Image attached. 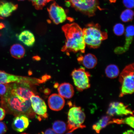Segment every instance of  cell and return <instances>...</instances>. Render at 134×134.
Instances as JSON below:
<instances>
[{
  "mask_svg": "<svg viewBox=\"0 0 134 134\" xmlns=\"http://www.w3.org/2000/svg\"><path fill=\"white\" fill-rule=\"evenodd\" d=\"M66 134H73L72 133H68Z\"/></svg>",
  "mask_w": 134,
  "mask_h": 134,
  "instance_id": "cell-34",
  "label": "cell"
},
{
  "mask_svg": "<svg viewBox=\"0 0 134 134\" xmlns=\"http://www.w3.org/2000/svg\"><path fill=\"white\" fill-rule=\"evenodd\" d=\"M4 19V18L2 17L1 16H0V20L1 19Z\"/></svg>",
  "mask_w": 134,
  "mask_h": 134,
  "instance_id": "cell-33",
  "label": "cell"
},
{
  "mask_svg": "<svg viewBox=\"0 0 134 134\" xmlns=\"http://www.w3.org/2000/svg\"><path fill=\"white\" fill-rule=\"evenodd\" d=\"M18 39L24 44L28 47H31L34 44L35 37L33 34L28 30L23 31L20 34Z\"/></svg>",
  "mask_w": 134,
  "mask_h": 134,
  "instance_id": "cell-17",
  "label": "cell"
},
{
  "mask_svg": "<svg viewBox=\"0 0 134 134\" xmlns=\"http://www.w3.org/2000/svg\"><path fill=\"white\" fill-rule=\"evenodd\" d=\"M113 119L109 115L103 117L93 126V130L97 133H99L100 131L105 128L108 125L113 124Z\"/></svg>",
  "mask_w": 134,
  "mask_h": 134,
  "instance_id": "cell-18",
  "label": "cell"
},
{
  "mask_svg": "<svg viewBox=\"0 0 134 134\" xmlns=\"http://www.w3.org/2000/svg\"><path fill=\"white\" fill-rule=\"evenodd\" d=\"M7 128L5 124L0 122V134H4L7 131Z\"/></svg>",
  "mask_w": 134,
  "mask_h": 134,
  "instance_id": "cell-28",
  "label": "cell"
},
{
  "mask_svg": "<svg viewBox=\"0 0 134 134\" xmlns=\"http://www.w3.org/2000/svg\"><path fill=\"white\" fill-rule=\"evenodd\" d=\"M50 19L55 24L63 23L67 19V16L64 9L54 2L47 8Z\"/></svg>",
  "mask_w": 134,
  "mask_h": 134,
  "instance_id": "cell-9",
  "label": "cell"
},
{
  "mask_svg": "<svg viewBox=\"0 0 134 134\" xmlns=\"http://www.w3.org/2000/svg\"><path fill=\"white\" fill-rule=\"evenodd\" d=\"M105 73L108 77L114 79L117 77L120 74V70L118 67L115 64H110L106 67Z\"/></svg>",
  "mask_w": 134,
  "mask_h": 134,
  "instance_id": "cell-20",
  "label": "cell"
},
{
  "mask_svg": "<svg viewBox=\"0 0 134 134\" xmlns=\"http://www.w3.org/2000/svg\"><path fill=\"white\" fill-rule=\"evenodd\" d=\"M10 52L13 58L16 59H21L24 56L25 50L22 45L16 43L11 46Z\"/></svg>",
  "mask_w": 134,
  "mask_h": 134,
  "instance_id": "cell-19",
  "label": "cell"
},
{
  "mask_svg": "<svg viewBox=\"0 0 134 134\" xmlns=\"http://www.w3.org/2000/svg\"><path fill=\"white\" fill-rule=\"evenodd\" d=\"M83 32L85 44L94 49L99 47L102 41L108 38V33L102 31L98 24L88 23L83 29Z\"/></svg>",
  "mask_w": 134,
  "mask_h": 134,
  "instance_id": "cell-3",
  "label": "cell"
},
{
  "mask_svg": "<svg viewBox=\"0 0 134 134\" xmlns=\"http://www.w3.org/2000/svg\"><path fill=\"white\" fill-rule=\"evenodd\" d=\"M6 111L4 109L0 107V121L3 120L6 115Z\"/></svg>",
  "mask_w": 134,
  "mask_h": 134,
  "instance_id": "cell-29",
  "label": "cell"
},
{
  "mask_svg": "<svg viewBox=\"0 0 134 134\" xmlns=\"http://www.w3.org/2000/svg\"><path fill=\"white\" fill-rule=\"evenodd\" d=\"M5 27V25L4 23H0V30H1Z\"/></svg>",
  "mask_w": 134,
  "mask_h": 134,
  "instance_id": "cell-32",
  "label": "cell"
},
{
  "mask_svg": "<svg viewBox=\"0 0 134 134\" xmlns=\"http://www.w3.org/2000/svg\"><path fill=\"white\" fill-rule=\"evenodd\" d=\"M53 129L57 134H63L66 132L67 128L66 123L61 120H57L53 123Z\"/></svg>",
  "mask_w": 134,
  "mask_h": 134,
  "instance_id": "cell-21",
  "label": "cell"
},
{
  "mask_svg": "<svg viewBox=\"0 0 134 134\" xmlns=\"http://www.w3.org/2000/svg\"><path fill=\"white\" fill-rule=\"evenodd\" d=\"M18 1H24V0H18Z\"/></svg>",
  "mask_w": 134,
  "mask_h": 134,
  "instance_id": "cell-37",
  "label": "cell"
},
{
  "mask_svg": "<svg viewBox=\"0 0 134 134\" xmlns=\"http://www.w3.org/2000/svg\"><path fill=\"white\" fill-rule=\"evenodd\" d=\"M122 124H126L133 128L134 127L133 116H130L125 119H122Z\"/></svg>",
  "mask_w": 134,
  "mask_h": 134,
  "instance_id": "cell-25",
  "label": "cell"
},
{
  "mask_svg": "<svg viewBox=\"0 0 134 134\" xmlns=\"http://www.w3.org/2000/svg\"><path fill=\"white\" fill-rule=\"evenodd\" d=\"M1 103L7 113L15 116L24 115L32 118L36 116L32 108L30 100H27L11 93L9 88L5 94L1 97Z\"/></svg>",
  "mask_w": 134,
  "mask_h": 134,
  "instance_id": "cell-1",
  "label": "cell"
},
{
  "mask_svg": "<svg viewBox=\"0 0 134 134\" xmlns=\"http://www.w3.org/2000/svg\"><path fill=\"white\" fill-rule=\"evenodd\" d=\"M21 134H29L27 133H22Z\"/></svg>",
  "mask_w": 134,
  "mask_h": 134,
  "instance_id": "cell-35",
  "label": "cell"
},
{
  "mask_svg": "<svg viewBox=\"0 0 134 134\" xmlns=\"http://www.w3.org/2000/svg\"><path fill=\"white\" fill-rule=\"evenodd\" d=\"M32 108L35 114L38 115L40 120L48 117L47 109L44 100L38 95H32L30 98Z\"/></svg>",
  "mask_w": 134,
  "mask_h": 134,
  "instance_id": "cell-8",
  "label": "cell"
},
{
  "mask_svg": "<svg viewBox=\"0 0 134 134\" xmlns=\"http://www.w3.org/2000/svg\"><path fill=\"white\" fill-rule=\"evenodd\" d=\"M37 10L42 9L48 3L53 0H29Z\"/></svg>",
  "mask_w": 134,
  "mask_h": 134,
  "instance_id": "cell-23",
  "label": "cell"
},
{
  "mask_svg": "<svg viewBox=\"0 0 134 134\" xmlns=\"http://www.w3.org/2000/svg\"><path fill=\"white\" fill-rule=\"evenodd\" d=\"M113 31L114 33L116 36H122L125 33V26L121 23H117L114 26Z\"/></svg>",
  "mask_w": 134,
  "mask_h": 134,
  "instance_id": "cell-24",
  "label": "cell"
},
{
  "mask_svg": "<svg viewBox=\"0 0 134 134\" xmlns=\"http://www.w3.org/2000/svg\"><path fill=\"white\" fill-rule=\"evenodd\" d=\"M124 5L128 9H132L134 7V0H123Z\"/></svg>",
  "mask_w": 134,
  "mask_h": 134,
  "instance_id": "cell-27",
  "label": "cell"
},
{
  "mask_svg": "<svg viewBox=\"0 0 134 134\" xmlns=\"http://www.w3.org/2000/svg\"><path fill=\"white\" fill-rule=\"evenodd\" d=\"M134 64L127 65L120 74L119 82L121 85L119 97L133 94L134 90Z\"/></svg>",
  "mask_w": 134,
  "mask_h": 134,
  "instance_id": "cell-4",
  "label": "cell"
},
{
  "mask_svg": "<svg viewBox=\"0 0 134 134\" xmlns=\"http://www.w3.org/2000/svg\"><path fill=\"white\" fill-rule=\"evenodd\" d=\"M9 86V84L0 83V97H2L7 93Z\"/></svg>",
  "mask_w": 134,
  "mask_h": 134,
  "instance_id": "cell-26",
  "label": "cell"
},
{
  "mask_svg": "<svg viewBox=\"0 0 134 134\" xmlns=\"http://www.w3.org/2000/svg\"><path fill=\"white\" fill-rule=\"evenodd\" d=\"M62 29L66 41L61 50L67 54L71 52H85L86 45L83 37V29L75 23L64 25Z\"/></svg>",
  "mask_w": 134,
  "mask_h": 134,
  "instance_id": "cell-2",
  "label": "cell"
},
{
  "mask_svg": "<svg viewBox=\"0 0 134 134\" xmlns=\"http://www.w3.org/2000/svg\"><path fill=\"white\" fill-rule=\"evenodd\" d=\"M68 2L75 10L89 17L94 16L98 7V0H69Z\"/></svg>",
  "mask_w": 134,
  "mask_h": 134,
  "instance_id": "cell-6",
  "label": "cell"
},
{
  "mask_svg": "<svg viewBox=\"0 0 134 134\" xmlns=\"http://www.w3.org/2000/svg\"><path fill=\"white\" fill-rule=\"evenodd\" d=\"M133 12L131 9H126L122 12L120 16V19L125 23L128 22L133 20Z\"/></svg>",
  "mask_w": 134,
  "mask_h": 134,
  "instance_id": "cell-22",
  "label": "cell"
},
{
  "mask_svg": "<svg viewBox=\"0 0 134 134\" xmlns=\"http://www.w3.org/2000/svg\"><path fill=\"white\" fill-rule=\"evenodd\" d=\"M58 90L59 94L60 96L66 99L71 98L74 94L73 87L69 83H61L58 86Z\"/></svg>",
  "mask_w": 134,
  "mask_h": 134,
  "instance_id": "cell-16",
  "label": "cell"
},
{
  "mask_svg": "<svg viewBox=\"0 0 134 134\" xmlns=\"http://www.w3.org/2000/svg\"><path fill=\"white\" fill-rule=\"evenodd\" d=\"M85 115L80 107L74 106L69 110L68 114L67 129L68 133H72L78 129H83Z\"/></svg>",
  "mask_w": 134,
  "mask_h": 134,
  "instance_id": "cell-5",
  "label": "cell"
},
{
  "mask_svg": "<svg viewBox=\"0 0 134 134\" xmlns=\"http://www.w3.org/2000/svg\"><path fill=\"white\" fill-rule=\"evenodd\" d=\"M43 134H57L52 129H48L46 130Z\"/></svg>",
  "mask_w": 134,
  "mask_h": 134,
  "instance_id": "cell-30",
  "label": "cell"
},
{
  "mask_svg": "<svg viewBox=\"0 0 134 134\" xmlns=\"http://www.w3.org/2000/svg\"><path fill=\"white\" fill-rule=\"evenodd\" d=\"M2 34L1 32H0V37L1 36Z\"/></svg>",
  "mask_w": 134,
  "mask_h": 134,
  "instance_id": "cell-36",
  "label": "cell"
},
{
  "mask_svg": "<svg viewBox=\"0 0 134 134\" xmlns=\"http://www.w3.org/2000/svg\"><path fill=\"white\" fill-rule=\"evenodd\" d=\"M123 134H134L133 130H130L127 131L124 133Z\"/></svg>",
  "mask_w": 134,
  "mask_h": 134,
  "instance_id": "cell-31",
  "label": "cell"
},
{
  "mask_svg": "<svg viewBox=\"0 0 134 134\" xmlns=\"http://www.w3.org/2000/svg\"><path fill=\"white\" fill-rule=\"evenodd\" d=\"M29 120L28 117L24 115L15 116L13 119L12 128L18 132H23L28 128L29 125Z\"/></svg>",
  "mask_w": 134,
  "mask_h": 134,
  "instance_id": "cell-12",
  "label": "cell"
},
{
  "mask_svg": "<svg viewBox=\"0 0 134 134\" xmlns=\"http://www.w3.org/2000/svg\"><path fill=\"white\" fill-rule=\"evenodd\" d=\"M71 75L75 86L79 91H83L90 87V75L84 68L75 69L72 71Z\"/></svg>",
  "mask_w": 134,
  "mask_h": 134,
  "instance_id": "cell-7",
  "label": "cell"
},
{
  "mask_svg": "<svg viewBox=\"0 0 134 134\" xmlns=\"http://www.w3.org/2000/svg\"><path fill=\"white\" fill-rule=\"evenodd\" d=\"M77 59L80 64L88 69L94 68L98 63L96 56L91 53H88L84 56H80Z\"/></svg>",
  "mask_w": 134,
  "mask_h": 134,
  "instance_id": "cell-15",
  "label": "cell"
},
{
  "mask_svg": "<svg viewBox=\"0 0 134 134\" xmlns=\"http://www.w3.org/2000/svg\"><path fill=\"white\" fill-rule=\"evenodd\" d=\"M18 5L9 2L0 1V16L3 18L11 15L13 12L18 9Z\"/></svg>",
  "mask_w": 134,
  "mask_h": 134,
  "instance_id": "cell-14",
  "label": "cell"
},
{
  "mask_svg": "<svg viewBox=\"0 0 134 134\" xmlns=\"http://www.w3.org/2000/svg\"><path fill=\"white\" fill-rule=\"evenodd\" d=\"M107 113L111 117L115 115L123 116L129 115H133V111L129 108L127 105L119 102H113L110 103Z\"/></svg>",
  "mask_w": 134,
  "mask_h": 134,
  "instance_id": "cell-10",
  "label": "cell"
},
{
  "mask_svg": "<svg viewBox=\"0 0 134 134\" xmlns=\"http://www.w3.org/2000/svg\"><path fill=\"white\" fill-rule=\"evenodd\" d=\"M48 103L49 108L54 111H58L62 110L65 104L64 99L59 94L54 93L49 97Z\"/></svg>",
  "mask_w": 134,
  "mask_h": 134,
  "instance_id": "cell-13",
  "label": "cell"
},
{
  "mask_svg": "<svg viewBox=\"0 0 134 134\" xmlns=\"http://www.w3.org/2000/svg\"><path fill=\"white\" fill-rule=\"evenodd\" d=\"M134 26L130 25L127 26L125 29V43L123 46L117 47L115 48L114 52L117 54H121L128 51L130 47L134 36Z\"/></svg>",
  "mask_w": 134,
  "mask_h": 134,
  "instance_id": "cell-11",
  "label": "cell"
}]
</instances>
